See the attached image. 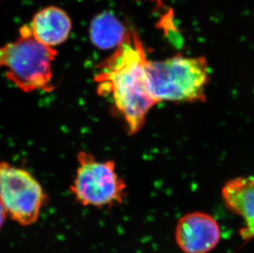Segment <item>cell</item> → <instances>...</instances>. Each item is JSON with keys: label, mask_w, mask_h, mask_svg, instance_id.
I'll return each mask as SVG.
<instances>
[{"label": "cell", "mask_w": 254, "mask_h": 253, "mask_svg": "<svg viewBox=\"0 0 254 253\" xmlns=\"http://www.w3.org/2000/svg\"><path fill=\"white\" fill-rule=\"evenodd\" d=\"M148 60L139 36L128 29L125 41L99 65L94 77L97 94L112 99L130 134L142 128L150 110L158 104L149 85Z\"/></svg>", "instance_id": "cell-1"}, {"label": "cell", "mask_w": 254, "mask_h": 253, "mask_svg": "<svg viewBox=\"0 0 254 253\" xmlns=\"http://www.w3.org/2000/svg\"><path fill=\"white\" fill-rule=\"evenodd\" d=\"M151 92L157 102H202L209 83L208 61L203 56L175 55L146 65Z\"/></svg>", "instance_id": "cell-2"}, {"label": "cell", "mask_w": 254, "mask_h": 253, "mask_svg": "<svg viewBox=\"0 0 254 253\" xmlns=\"http://www.w3.org/2000/svg\"><path fill=\"white\" fill-rule=\"evenodd\" d=\"M19 32L16 41L0 46V67L7 68L6 77L24 92L53 91L52 63L57 51L36 41L28 25Z\"/></svg>", "instance_id": "cell-3"}, {"label": "cell", "mask_w": 254, "mask_h": 253, "mask_svg": "<svg viewBox=\"0 0 254 253\" xmlns=\"http://www.w3.org/2000/svg\"><path fill=\"white\" fill-rule=\"evenodd\" d=\"M77 161L76 177L70 187L77 201L95 207L124 201L127 185L115 170V161H100L86 151L78 153Z\"/></svg>", "instance_id": "cell-4"}, {"label": "cell", "mask_w": 254, "mask_h": 253, "mask_svg": "<svg viewBox=\"0 0 254 253\" xmlns=\"http://www.w3.org/2000/svg\"><path fill=\"white\" fill-rule=\"evenodd\" d=\"M47 196L41 184L28 171L0 162V201L7 215L23 226L38 220Z\"/></svg>", "instance_id": "cell-5"}, {"label": "cell", "mask_w": 254, "mask_h": 253, "mask_svg": "<svg viewBox=\"0 0 254 253\" xmlns=\"http://www.w3.org/2000/svg\"><path fill=\"white\" fill-rule=\"evenodd\" d=\"M221 239L218 222L207 213H188L180 218L175 229V241L185 253H210Z\"/></svg>", "instance_id": "cell-6"}, {"label": "cell", "mask_w": 254, "mask_h": 253, "mask_svg": "<svg viewBox=\"0 0 254 253\" xmlns=\"http://www.w3.org/2000/svg\"><path fill=\"white\" fill-rule=\"evenodd\" d=\"M222 199L226 207L244 220L240 229L243 240L254 238V176L230 179L222 189Z\"/></svg>", "instance_id": "cell-7"}, {"label": "cell", "mask_w": 254, "mask_h": 253, "mask_svg": "<svg viewBox=\"0 0 254 253\" xmlns=\"http://www.w3.org/2000/svg\"><path fill=\"white\" fill-rule=\"evenodd\" d=\"M30 29L36 41L54 47L67 41L72 30V22L64 10L50 6L36 12Z\"/></svg>", "instance_id": "cell-8"}, {"label": "cell", "mask_w": 254, "mask_h": 253, "mask_svg": "<svg viewBox=\"0 0 254 253\" xmlns=\"http://www.w3.org/2000/svg\"><path fill=\"white\" fill-rule=\"evenodd\" d=\"M128 29L111 11L96 15L90 24L91 43L98 49L109 51L116 49L127 36Z\"/></svg>", "instance_id": "cell-9"}, {"label": "cell", "mask_w": 254, "mask_h": 253, "mask_svg": "<svg viewBox=\"0 0 254 253\" xmlns=\"http://www.w3.org/2000/svg\"><path fill=\"white\" fill-rule=\"evenodd\" d=\"M7 215V211L5 210L4 206L2 205V203L0 201V229H2V225L4 224Z\"/></svg>", "instance_id": "cell-10"}, {"label": "cell", "mask_w": 254, "mask_h": 253, "mask_svg": "<svg viewBox=\"0 0 254 253\" xmlns=\"http://www.w3.org/2000/svg\"><path fill=\"white\" fill-rule=\"evenodd\" d=\"M150 1H152V2H163V1H166V0H150Z\"/></svg>", "instance_id": "cell-11"}]
</instances>
